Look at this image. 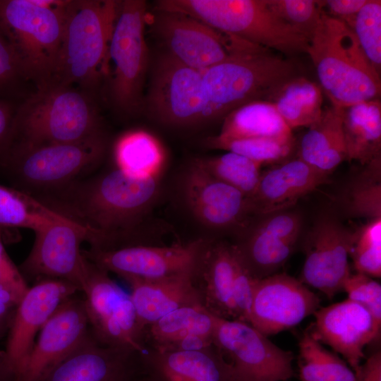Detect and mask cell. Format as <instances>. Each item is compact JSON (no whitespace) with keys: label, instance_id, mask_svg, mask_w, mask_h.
<instances>
[{"label":"cell","instance_id":"cell-11","mask_svg":"<svg viewBox=\"0 0 381 381\" xmlns=\"http://www.w3.org/2000/svg\"><path fill=\"white\" fill-rule=\"evenodd\" d=\"M214 345L229 365L233 381H287L294 375V355L250 324L217 318Z\"/></svg>","mask_w":381,"mask_h":381},{"label":"cell","instance_id":"cell-18","mask_svg":"<svg viewBox=\"0 0 381 381\" xmlns=\"http://www.w3.org/2000/svg\"><path fill=\"white\" fill-rule=\"evenodd\" d=\"M90 332L84 299L71 296L42 326L26 362L13 381H44Z\"/></svg>","mask_w":381,"mask_h":381},{"label":"cell","instance_id":"cell-36","mask_svg":"<svg viewBox=\"0 0 381 381\" xmlns=\"http://www.w3.org/2000/svg\"><path fill=\"white\" fill-rule=\"evenodd\" d=\"M362 166L345 188L343 206L352 217L381 218V157Z\"/></svg>","mask_w":381,"mask_h":381},{"label":"cell","instance_id":"cell-23","mask_svg":"<svg viewBox=\"0 0 381 381\" xmlns=\"http://www.w3.org/2000/svg\"><path fill=\"white\" fill-rule=\"evenodd\" d=\"M329 174L300 158L287 159L261 172L247 198L252 217L289 210L301 198L328 181Z\"/></svg>","mask_w":381,"mask_h":381},{"label":"cell","instance_id":"cell-14","mask_svg":"<svg viewBox=\"0 0 381 381\" xmlns=\"http://www.w3.org/2000/svg\"><path fill=\"white\" fill-rule=\"evenodd\" d=\"M34 232L32 248L19 267L24 278L62 279L83 291L87 267L80 245L91 243L90 231L66 217Z\"/></svg>","mask_w":381,"mask_h":381},{"label":"cell","instance_id":"cell-46","mask_svg":"<svg viewBox=\"0 0 381 381\" xmlns=\"http://www.w3.org/2000/svg\"><path fill=\"white\" fill-rule=\"evenodd\" d=\"M366 1L367 0L318 1L323 13L344 22L349 27Z\"/></svg>","mask_w":381,"mask_h":381},{"label":"cell","instance_id":"cell-1","mask_svg":"<svg viewBox=\"0 0 381 381\" xmlns=\"http://www.w3.org/2000/svg\"><path fill=\"white\" fill-rule=\"evenodd\" d=\"M160 179L135 180L114 169L55 190L54 195L42 202L87 228L92 236L91 248L143 245L135 230L159 200Z\"/></svg>","mask_w":381,"mask_h":381},{"label":"cell","instance_id":"cell-50","mask_svg":"<svg viewBox=\"0 0 381 381\" xmlns=\"http://www.w3.org/2000/svg\"><path fill=\"white\" fill-rule=\"evenodd\" d=\"M0 381H12L11 375L4 363L2 353L0 354Z\"/></svg>","mask_w":381,"mask_h":381},{"label":"cell","instance_id":"cell-16","mask_svg":"<svg viewBox=\"0 0 381 381\" xmlns=\"http://www.w3.org/2000/svg\"><path fill=\"white\" fill-rule=\"evenodd\" d=\"M302 217L289 210L253 217L232 243L239 260L255 279L277 274L292 254Z\"/></svg>","mask_w":381,"mask_h":381},{"label":"cell","instance_id":"cell-39","mask_svg":"<svg viewBox=\"0 0 381 381\" xmlns=\"http://www.w3.org/2000/svg\"><path fill=\"white\" fill-rule=\"evenodd\" d=\"M357 272L381 276V218L373 219L353 232L349 251Z\"/></svg>","mask_w":381,"mask_h":381},{"label":"cell","instance_id":"cell-28","mask_svg":"<svg viewBox=\"0 0 381 381\" xmlns=\"http://www.w3.org/2000/svg\"><path fill=\"white\" fill-rule=\"evenodd\" d=\"M298 157L329 174L347 160L343 131L342 108L331 106L323 109L318 121L302 136Z\"/></svg>","mask_w":381,"mask_h":381},{"label":"cell","instance_id":"cell-2","mask_svg":"<svg viewBox=\"0 0 381 381\" xmlns=\"http://www.w3.org/2000/svg\"><path fill=\"white\" fill-rule=\"evenodd\" d=\"M120 1H67L59 56L50 83L89 93L107 74L108 52Z\"/></svg>","mask_w":381,"mask_h":381},{"label":"cell","instance_id":"cell-21","mask_svg":"<svg viewBox=\"0 0 381 381\" xmlns=\"http://www.w3.org/2000/svg\"><path fill=\"white\" fill-rule=\"evenodd\" d=\"M320 307L319 298L306 284L277 273L255 280L249 324L268 337L295 327Z\"/></svg>","mask_w":381,"mask_h":381},{"label":"cell","instance_id":"cell-17","mask_svg":"<svg viewBox=\"0 0 381 381\" xmlns=\"http://www.w3.org/2000/svg\"><path fill=\"white\" fill-rule=\"evenodd\" d=\"M181 196L191 216L213 231L236 236L253 218L247 197L190 161L181 181Z\"/></svg>","mask_w":381,"mask_h":381},{"label":"cell","instance_id":"cell-25","mask_svg":"<svg viewBox=\"0 0 381 381\" xmlns=\"http://www.w3.org/2000/svg\"><path fill=\"white\" fill-rule=\"evenodd\" d=\"M234 272L232 244L206 238L192 272V283L202 306L219 318L236 320L233 299Z\"/></svg>","mask_w":381,"mask_h":381},{"label":"cell","instance_id":"cell-48","mask_svg":"<svg viewBox=\"0 0 381 381\" xmlns=\"http://www.w3.org/2000/svg\"><path fill=\"white\" fill-rule=\"evenodd\" d=\"M19 301L10 289L0 284V337L10 327Z\"/></svg>","mask_w":381,"mask_h":381},{"label":"cell","instance_id":"cell-26","mask_svg":"<svg viewBox=\"0 0 381 381\" xmlns=\"http://www.w3.org/2000/svg\"><path fill=\"white\" fill-rule=\"evenodd\" d=\"M140 367L150 381H233L231 369L214 346L193 351L139 353Z\"/></svg>","mask_w":381,"mask_h":381},{"label":"cell","instance_id":"cell-41","mask_svg":"<svg viewBox=\"0 0 381 381\" xmlns=\"http://www.w3.org/2000/svg\"><path fill=\"white\" fill-rule=\"evenodd\" d=\"M270 9L308 40L314 34L322 10L315 0H266Z\"/></svg>","mask_w":381,"mask_h":381},{"label":"cell","instance_id":"cell-34","mask_svg":"<svg viewBox=\"0 0 381 381\" xmlns=\"http://www.w3.org/2000/svg\"><path fill=\"white\" fill-rule=\"evenodd\" d=\"M65 217L30 193L0 184V228L35 231Z\"/></svg>","mask_w":381,"mask_h":381},{"label":"cell","instance_id":"cell-29","mask_svg":"<svg viewBox=\"0 0 381 381\" xmlns=\"http://www.w3.org/2000/svg\"><path fill=\"white\" fill-rule=\"evenodd\" d=\"M347 161L365 165L381 157V102L380 99L342 108Z\"/></svg>","mask_w":381,"mask_h":381},{"label":"cell","instance_id":"cell-22","mask_svg":"<svg viewBox=\"0 0 381 381\" xmlns=\"http://www.w3.org/2000/svg\"><path fill=\"white\" fill-rule=\"evenodd\" d=\"M308 330L321 344L329 346L355 373L365 357V347L377 338L379 325L360 304L347 298L320 307Z\"/></svg>","mask_w":381,"mask_h":381},{"label":"cell","instance_id":"cell-10","mask_svg":"<svg viewBox=\"0 0 381 381\" xmlns=\"http://www.w3.org/2000/svg\"><path fill=\"white\" fill-rule=\"evenodd\" d=\"M147 104L160 123L189 128L212 121L202 83V72L162 54L155 65Z\"/></svg>","mask_w":381,"mask_h":381},{"label":"cell","instance_id":"cell-51","mask_svg":"<svg viewBox=\"0 0 381 381\" xmlns=\"http://www.w3.org/2000/svg\"><path fill=\"white\" fill-rule=\"evenodd\" d=\"M126 381H150V379L143 373L140 368L133 375Z\"/></svg>","mask_w":381,"mask_h":381},{"label":"cell","instance_id":"cell-35","mask_svg":"<svg viewBox=\"0 0 381 381\" xmlns=\"http://www.w3.org/2000/svg\"><path fill=\"white\" fill-rule=\"evenodd\" d=\"M301 381H355V373L335 352L304 332L298 343Z\"/></svg>","mask_w":381,"mask_h":381},{"label":"cell","instance_id":"cell-12","mask_svg":"<svg viewBox=\"0 0 381 381\" xmlns=\"http://www.w3.org/2000/svg\"><path fill=\"white\" fill-rule=\"evenodd\" d=\"M152 25L165 53L200 71L256 45L177 12L157 11Z\"/></svg>","mask_w":381,"mask_h":381},{"label":"cell","instance_id":"cell-33","mask_svg":"<svg viewBox=\"0 0 381 381\" xmlns=\"http://www.w3.org/2000/svg\"><path fill=\"white\" fill-rule=\"evenodd\" d=\"M322 90L319 84L301 75L287 83L272 102L290 129L310 126L320 118Z\"/></svg>","mask_w":381,"mask_h":381},{"label":"cell","instance_id":"cell-45","mask_svg":"<svg viewBox=\"0 0 381 381\" xmlns=\"http://www.w3.org/2000/svg\"><path fill=\"white\" fill-rule=\"evenodd\" d=\"M23 79L16 57L0 34V94L13 90Z\"/></svg>","mask_w":381,"mask_h":381},{"label":"cell","instance_id":"cell-8","mask_svg":"<svg viewBox=\"0 0 381 381\" xmlns=\"http://www.w3.org/2000/svg\"><path fill=\"white\" fill-rule=\"evenodd\" d=\"M101 132L84 140L25 145L11 143L2 159L26 186L45 190L66 187L99 166L107 151Z\"/></svg>","mask_w":381,"mask_h":381},{"label":"cell","instance_id":"cell-32","mask_svg":"<svg viewBox=\"0 0 381 381\" xmlns=\"http://www.w3.org/2000/svg\"><path fill=\"white\" fill-rule=\"evenodd\" d=\"M219 136L227 138L294 137L274 104L254 101L239 107L223 119Z\"/></svg>","mask_w":381,"mask_h":381},{"label":"cell","instance_id":"cell-47","mask_svg":"<svg viewBox=\"0 0 381 381\" xmlns=\"http://www.w3.org/2000/svg\"><path fill=\"white\" fill-rule=\"evenodd\" d=\"M15 113L8 102L0 99V159L4 157L11 141Z\"/></svg>","mask_w":381,"mask_h":381},{"label":"cell","instance_id":"cell-27","mask_svg":"<svg viewBox=\"0 0 381 381\" xmlns=\"http://www.w3.org/2000/svg\"><path fill=\"white\" fill-rule=\"evenodd\" d=\"M191 274L192 272H189L151 281L128 282L142 331L177 308L202 306L193 285Z\"/></svg>","mask_w":381,"mask_h":381},{"label":"cell","instance_id":"cell-42","mask_svg":"<svg viewBox=\"0 0 381 381\" xmlns=\"http://www.w3.org/2000/svg\"><path fill=\"white\" fill-rule=\"evenodd\" d=\"M343 291L347 298L364 307L381 325V285L378 282L362 273H350L344 282Z\"/></svg>","mask_w":381,"mask_h":381},{"label":"cell","instance_id":"cell-9","mask_svg":"<svg viewBox=\"0 0 381 381\" xmlns=\"http://www.w3.org/2000/svg\"><path fill=\"white\" fill-rule=\"evenodd\" d=\"M147 18L142 0L120 1L108 52L107 74L111 102L121 111L134 114L143 104L148 64L145 39Z\"/></svg>","mask_w":381,"mask_h":381},{"label":"cell","instance_id":"cell-38","mask_svg":"<svg viewBox=\"0 0 381 381\" xmlns=\"http://www.w3.org/2000/svg\"><path fill=\"white\" fill-rule=\"evenodd\" d=\"M210 149L222 150L244 156L262 165L277 164L289 159L295 147L294 137L227 138L218 135L205 139Z\"/></svg>","mask_w":381,"mask_h":381},{"label":"cell","instance_id":"cell-3","mask_svg":"<svg viewBox=\"0 0 381 381\" xmlns=\"http://www.w3.org/2000/svg\"><path fill=\"white\" fill-rule=\"evenodd\" d=\"M307 54L332 106L344 108L380 99V75L367 59L352 30L344 22L322 11Z\"/></svg>","mask_w":381,"mask_h":381},{"label":"cell","instance_id":"cell-24","mask_svg":"<svg viewBox=\"0 0 381 381\" xmlns=\"http://www.w3.org/2000/svg\"><path fill=\"white\" fill-rule=\"evenodd\" d=\"M139 368V352L104 346L90 332L44 381H126Z\"/></svg>","mask_w":381,"mask_h":381},{"label":"cell","instance_id":"cell-49","mask_svg":"<svg viewBox=\"0 0 381 381\" xmlns=\"http://www.w3.org/2000/svg\"><path fill=\"white\" fill-rule=\"evenodd\" d=\"M355 381H381V352L371 354L355 372Z\"/></svg>","mask_w":381,"mask_h":381},{"label":"cell","instance_id":"cell-7","mask_svg":"<svg viewBox=\"0 0 381 381\" xmlns=\"http://www.w3.org/2000/svg\"><path fill=\"white\" fill-rule=\"evenodd\" d=\"M155 9L186 14L284 55L307 54L309 40L276 16L266 0H160Z\"/></svg>","mask_w":381,"mask_h":381},{"label":"cell","instance_id":"cell-31","mask_svg":"<svg viewBox=\"0 0 381 381\" xmlns=\"http://www.w3.org/2000/svg\"><path fill=\"white\" fill-rule=\"evenodd\" d=\"M117 169L135 180L160 178L164 166L163 150L150 133L130 131L117 140L114 150Z\"/></svg>","mask_w":381,"mask_h":381},{"label":"cell","instance_id":"cell-5","mask_svg":"<svg viewBox=\"0 0 381 381\" xmlns=\"http://www.w3.org/2000/svg\"><path fill=\"white\" fill-rule=\"evenodd\" d=\"M67 1L0 0V34L24 80L50 83L61 43Z\"/></svg>","mask_w":381,"mask_h":381},{"label":"cell","instance_id":"cell-6","mask_svg":"<svg viewBox=\"0 0 381 381\" xmlns=\"http://www.w3.org/2000/svg\"><path fill=\"white\" fill-rule=\"evenodd\" d=\"M103 132L88 93L47 84L16 111L11 143L40 145L76 142Z\"/></svg>","mask_w":381,"mask_h":381},{"label":"cell","instance_id":"cell-19","mask_svg":"<svg viewBox=\"0 0 381 381\" xmlns=\"http://www.w3.org/2000/svg\"><path fill=\"white\" fill-rule=\"evenodd\" d=\"M353 231L333 214L320 216L307 234L301 279L329 298L343 291L350 274L348 258Z\"/></svg>","mask_w":381,"mask_h":381},{"label":"cell","instance_id":"cell-15","mask_svg":"<svg viewBox=\"0 0 381 381\" xmlns=\"http://www.w3.org/2000/svg\"><path fill=\"white\" fill-rule=\"evenodd\" d=\"M206 238L171 246H132L111 250L90 248L84 257L127 282L151 281L192 272Z\"/></svg>","mask_w":381,"mask_h":381},{"label":"cell","instance_id":"cell-30","mask_svg":"<svg viewBox=\"0 0 381 381\" xmlns=\"http://www.w3.org/2000/svg\"><path fill=\"white\" fill-rule=\"evenodd\" d=\"M217 317L202 306L177 308L146 326L143 331L145 348L164 351L190 335H214Z\"/></svg>","mask_w":381,"mask_h":381},{"label":"cell","instance_id":"cell-20","mask_svg":"<svg viewBox=\"0 0 381 381\" xmlns=\"http://www.w3.org/2000/svg\"><path fill=\"white\" fill-rule=\"evenodd\" d=\"M77 291L71 283L52 278L40 279L29 287L17 305L2 352L12 381L26 362L42 326Z\"/></svg>","mask_w":381,"mask_h":381},{"label":"cell","instance_id":"cell-43","mask_svg":"<svg viewBox=\"0 0 381 381\" xmlns=\"http://www.w3.org/2000/svg\"><path fill=\"white\" fill-rule=\"evenodd\" d=\"M233 250L234 253L233 299L236 314V320L249 324L253 286L256 279L251 277L243 266L234 247Z\"/></svg>","mask_w":381,"mask_h":381},{"label":"cell","instance_id":"cell-44","mask_svg":"<svg viewBox=\"0 0 381 381\" xmlns=\"http://www.w3.org/2000/svg\"><path fill=\"white\" fill-rule=\"evenodd\" d=\"M0 284L10 289L20 301L29 286L18 267L7 254L0 228Z\"/></svg>","mask_w":381,"mask_h":381},{"label":"cell","instance_id":"cell-4","mask_svg":"<svg viewBox=\"0 0 381 381\" xmlns=\"http://www.w3.org/2000/svg\"><path fill=\"white\" fill-rule=\"evenodd\" d=\"M202 72L212 121L254 101L271 102L290 80L301 76L299 65L254 45Z\"/></svg>","mask_w":381,"mask_h":381},{"label":"cell","instance_id":"cell-37","mask_svg":"<svg viewBox=\"0 0 381 381\" xmlns=\"http://www.w3.org/2000/svg\"><path fill=\"white\" fill-rule=\"evenodd\" d=\"M191 161L247 198L253 193L261 174L262 164L231 152L214 157H195Z\"/></svg>","mask_w":381,"mask_h":381},{"label":"cell","instance_id":"cell-40","mask_svg":"<svg viewBox=\"0 0 381 381\" xmlns=\"http://www.w3.org/2000/svg\"><path fill=\"white\" fill-rule=\"evenodd\" d=\"M349 28L370 63L381 71V1L367 0Z\"/></svg>","mask_w":381,"mask_h":381},{"label":"cell","instance_id":"cell-13","mask_svg":"<svg viewBox=\"0 0 381 381\" xmlns=\"http://www.w3.org/2000/svg\"><path fill=\"white\" fill-rule=\"evenodd\" d=\"M87 267L83 292L92 335L104 346L140 352L142 329L130 294L110 278L108 272L88 260Z\"/></svg>","mask_w":381,"mask_h":381}]
</instances>
